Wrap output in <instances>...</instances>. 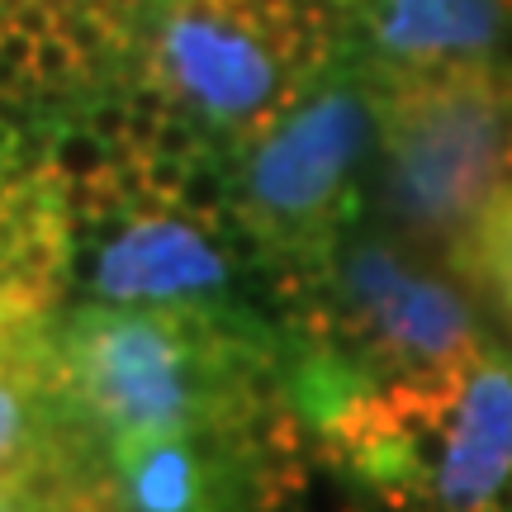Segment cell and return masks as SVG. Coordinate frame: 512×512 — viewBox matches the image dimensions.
<instances>
[{
  "label": "cell",
  "mask_w": 512,
  "mask_h": 512,
  "mask_svg": "<svg viewBox=\"0 0 512 512\" xmlns=\"http://www.w3.org/2000/svg\"><path fill=\"white\" fill-rule=\"evenodd\" d=\"M53 399H67L57 356L48 366L0 370V484H29L48 465L67 460L48 422Z\"/></svg>",
  "instance_id": "9c48e42d"
},
{
  "label": "cell",
  "mask_w": 512,
  "mask_h": 512,
  "mask_svg": "<svg viewBox=\"0 0 512 512\" xmlns=\"http://www.w3.org/2000/svg\"><path fill=\"white\" fill-rule=\"evenodd\" d=\"M119 162V147L105 143L91 124H67L53 133L48 143V157H43V171L62 185V195H72L81 185H95L105 181Z\"/></svg>",
  "instance_id": "8fae6325"
},
{
  "label": "cell",
  "mask_w": 512,
  "mask_h": 512,
  "mask_svg": "<svg viewBox=\"0 0 512 512\" xmlns=\"http://www.w3.org/2000/svg\"><path fill=\"white\" fill-rule=\"evenodd\" d=\"M370 91L384 138V214L408 242L456 256L508 185L512 72L489 57L403 62Z\"/></svg>",
  "instance_id": "7a4b0ae2"
},
{
  "label": "cell",
  "mask_w": 512,
  "mask_h": 512,
  "mask_svg": "<svg viewBox=\"0 0 512 512\" xmlns=\"http://www.w3.org/2000/svg\"><path fill=\"white\" fill-rule=\"evenodd\" d=\"M209 228L214 223L157 195L128 204L124 223L95 247L86 285L105 304L219 309L233 280V261L209 238Z\"/></svg>",
  "instance_id": "8992f818"
},
{
  "label": "cell",
  "mask_w": 512,
  "mask_h": 512,
  "mask_svg": "<svg viewBox=\"0 0 512 512\" xmlns=\"http://www.w3.org/2000/svg\"><path fill=\"white\" fill-rule=\"evenodd\" d=\"M285 29L247 15L242 0H171L147 72L166 86L176 114L204 119L233 143H256L304 91L285 57Z\"/></svg>",
  "instance_id": "5b68a950"
},
{
  "label": "cell",
  "mask_w": 512,
  "mask_h": 512,
  "mask_svg": "<svg viewBox=\"0 0 512 512\" xmlns=\"http://www.w3.org/2000/svg\"><path fill=\"white\" fill-rule=\"evenodd\" d=\"M304 271L328 285V304L313 309V342L351 356L375 384L460 380L484 351L456 285L418 271L394 242H332Z\"/></svg>",
  "instance_id": "3957f363"
},
{
  "label": "cell",
  "mask_w": 512,
  "mask_h": 512,
  "mask_svg": "<svg viewBox=\"0 0 512 512\" xmlns=\"http://www.w3.org/2000/svg\"><path fill=\"white\" fill-rule=\"evenodd\" d=\"M81 124H91L105 143H128V105L124 100H95Z\"/></svg>",
  "instance_id": "5bb4252c"
},
{
  "label": "cell",
  "mask_w": 512,
  "mask_h": 512,
  "mask_svg": "<svg viewBox=\"0 0 512 512\" xmlns=\"http://www.w3.org/2000/svg\"><path fill=\"white\" fill-rule=\"evenodd\" d=\"M451 261L475 290H484L498 309L512 313V185L498 190Z\"/></svg>",
  "instance_id": "30bf717a"
},
{
  "label": "cell",
  "mask_w": 512,
  "mask_h": 512,
  "mask_svg": "<svg viewBox=\"0 0 512 512\" xmlns=\"http://www.w3.org/2000/svg\"><path fill=\"white\" fill-rule=\"evenodd\" d=\"M57 351L43 337V309L19 290L0 285V370L48 366Z\"/></svg>",
  "instance_id": "7c38bea8"
},
{
  "label": "cell",
  "mask_w": 512,
  "mask_h": 512,
  "mask_svg": "<svg viewBox=\"0 0 512 512\" xmlns=\"http://www.w3.org/2000/svg\"><path fill=\"white\" fill-rule=\"evenodd\" d=\"M62 389L110 441L209 432L252 451V418L275 403L271 361L219 309L95 304L57 342Z\"/></svg>",
  "instance_id": "6da1fadb"
},
{
  "label": "cell",
  "mask_w": 512,
  "mask_h": 512,
  "mask_svg": "<svg viewBox=\"0 0 512 512\" xmlns=\"http://www.w3.org/2000/svg\"><path fill=\"white\" fill-rule=\"evenodd\" d=\"M380 110L370 86L332 81L309 100H294L238 166L233 219L261 247L313 266L356 209L351 176L375 138Z\"/></svg>",
  "instance_id": "277c9868"
},
{
  "label": "cell",
  "mask_w": 512,
  "mask_h": 512,
  "mask_svg": "<svg viewBox=\"0 0 512 512\" xmlns=\"http://www.w3.org/2000/svg\"><path fill=\"white\" fill-rule=\"evenodd\" d=\"M91 62L76 53L67 38L57 34H43L34 38V57H29V86H38V91H76L81 81H91Z\"/></svg>",
  "instance_id": "4fadbf2b"
},
{
  "label": "cell",
  "mask_w": 512,
  "mask_h": 512,
  "mask_svg": "<svg viewBox=\"0 0 512 512\" xmlns=\"http://www.w3.org/2000/svg\"><path fill=\"white\" fill-rule=\"evenodd\" d=\"M200 432L110 441L119 512H228V475L200 451Z\"/></svg>",
  "instance_id": "52a82bcc"
},
{
  "label": "cell",
  "mask_w": 512,
  "mask_h": 512,
  "mask_svg": "<svg viewBox=\"0 0 512 512\" xmlns=\"http://www.w3.org/2000/svg\"><path fill=\"white\" fill-rule=\"evenodd\" d=\"M375 43L399 62L484 57L512 29V0H380Z\"/></svg>",
  "instance_id": "ba28073f"
}]
</instances>
